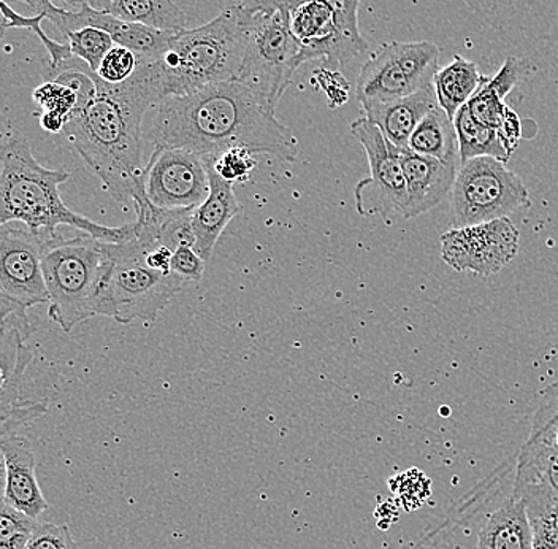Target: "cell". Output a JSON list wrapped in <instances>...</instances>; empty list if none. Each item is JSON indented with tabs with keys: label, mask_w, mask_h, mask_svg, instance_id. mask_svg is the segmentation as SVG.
I'll return each instance as SVG.
<instances>
[{
	"label": "cell",
	"mask_w": 558,
	"mask_h": 549,
	"mask_svg": "<svg viewBox=\"0 0 558 549\" xmlns=\"http://www.w3.org/2000/svg\"><path fill=\"white\" fill-rule=\"evenodd\" d=\"M143 138L151 152L186 148L204 157L246 148L295 163L300 152L299 139L239 80L159 100L146 114Z\"/></svg>",
	"instance_id": "obj_1"
},
{
	"label": "cell",
	"mask_w": 558,
	"mask_h": 549,
	"mask_svg": "<svg viewBox=\"0 0 558 549\" xmlns=\"http://www.w3.org/2000/svg\"><path fill=\"white\" fill-rule=\"evenodd\" d=\"M96 83L93 99L65 124L62 134L111 198L129 205L145 192L143 121L159 97L143 64L121 85H108L97 75Z\"/></svg>",
	"instance_id": "obj_2"
},
{
	"label": "cell",
	"mask_w": 558,
	"mask_h": 549,
	"mask_svg": "<svg viewBox=\"0 0 558 549\" xmlns=\"http://www.w3.org/2000/svg\"><path fill=\"white\" fill-rule=\"evenodd\" d=\"M69 180L64 170L41 166L24 139L0 146V227L21 223L44 239H56L59 226H69L94 239L122 243L135 236V223L108 227L73 212L59 187Z\"/></svg>",
	"instance_id": "obj_3"
},
{
	"label": "cell",
	"mask_w": 558,
	"mask_h": 549,
	"mask_svg": "<svg viewBox=\"0 0 558 549\" xmlns=\"http://www.w3.org/2000/svg\"><path fill=\"white\" fill-rule=\"evenodd\" d=\"M253 16L232 3L204 26L173 33L167 50L143 64L159 100L236 80Z\"/></svg>",
	"instance_id": "obj_4"
},
{
	"label": "cell",
	"mask_w": 558,
	"mask_h": 549,
	"mask_svg": "<svg viewBox=\"0 0 558 549\" xmlns=\"http://www.w3.org/2000/svg\"><path fill=\"white\" fill-rule=\"evenodd\" d=\"M107 268L99 294L96 317H107L118 324L143 321L153 324L187 285L177 274L166 275L146 264L145 251L137 237L108 243Z\"/></svg>",
	"instance_id": "obj_5"
},
{
	"label": "cell",
	"mask_w": 558,
	"mask_h": 549,
	"mask_svg": "<svg viewBox=\"0 0 558 549\" xmlns=\"http://www.w3.org/2000/svg\"><path fill=\"white\" fill-rule=\"evenodd\" d=\"M107 241L85 232L72 239L47 240L44 276L48 289V317L64 332L96 317L97 294L107 268Z\"/></svg>",
	"instance_id": "obj_6"
},
{
	"label": "cell",
	"mask_w": 558,
	"mask_h": 549,
	"mask_svg": "<svg viewBox=\"0 0 558 549\" xmlns=\"http://www.w3.org/2000/svg\"><path fill=\"white\" fill-rule=\"evenodd\" d=\"M300 45L286 10L254 13L236 80L277 114L279 100L300 68Z\"/></svg>",
	"instance_id": "obj_7"
},
{
	"label": "cell",
	"mask_w": 558,
	"mask_h": 549,
	"mask_svg": "<svg viewBox=\"0 0 558 549\" xmlns=\"http://www.w3.org/2000/svg\"><path fill=\"white\" fill-rule=\"evenodd\" d=\"M449 199L451 229L508 218L532 204L521 178L492 157L460 164Z\"/></svg>",
	"instance_id": "obj_8"
},
{
	"label": "cell",
	"mask_w": 558,
	"mask_h": 549,
	"mask_svg": "<svg viewBox=\"0 0 558 549\" xmlns=\"http://www.w3.org/2000/svg\"><path fill=\"white\" fill-rule=\"evenodd\" d=\"M439 48L434 41L383 44L362 65L355 82L361 107L386 104L430 86L438 72Z\"/></svg>",
	"instance_id": "obj_9"
},
{
	"label": "cell",
	"mask_w": 558,
	"mask_h": 549,
	"mask_svg": "<svg viewBox=\"0 0 558 549\" xmlns=\"http://www.w3.org/2000/svg\"><path fill=\"white\" fill-rule=\"evenodd\" d=\"M351 132L365 150L369 167V177L359 181L354 189L359 215H378L387 222L392 216L407 219L408 189L400 150L365 117L352 122Z\"/></svg>",
	"instance_id": "obj_10"
},
{
	"label": "cell",
	"mask_w": 558,
	"mask_h": 549,
	"mask_svg": "<svg viewBox=\"0 0 558 549\" xmlns=\"http://www.w3.org/2000/svg\"><path fill=\"white\" fill-rule=\"evenodd\" d=\"M143 191L157 208H197L209 194L205 157L186 148L155 150L145 164Z\"/></svg>",
	"instance_id": "obj_11"
},
{
	"label": "cell",
	"mask_w": 558,
	"mask_h": 549,
	"mask_svg": "<svg viewBox=\"0 0 558 549\" xmlns=\"http://www.w3.org/2000/svg\"><path fill=\"white\" fill-rule=\"evenodd\" d=\"M519 240L509 218L449 229L441 236V258L456 272L490 276L518 256Z\"/></svg>",
	"instance_id": "obj_12"
},
{
	"label": "cell",
	"mask_w": 558,
	"mask_h": 549,
	"mask_svg": "<svg viewBox=\"0 0 558 549\" xmlns=\"http://www.w3.org/2000/svg\"><path fill=\"white\" fill-rule=\"evenodd\" d=\"M289 27L300 45V65L323 59L324 69L337 72L366 51L365 38L344 33L337 13L323 2H303L288 10Z\"/></svg>",
	"instance_id": "obj_13"
},
{
	"label": "cell",
	"mask_w": 558,
	"mask_h": 549,
	"mask_svg": "<svg viewBox=\"0 0 558 549\" xmlns=\"http://www.w3.org/2000/svg\"><path fill=\"white\" fill-rule=\"evenodd\" d=\"M47 240L21 223L0 227V289L27 310L50 300L44 276Z\"/></svg>",
	"instance_id": "obj_14"
},
{
	"label": "cell",
	"mask_w": 558,
	"mask_h": 549,
	"mask_svg": "<svg viewBox=\"0 0 558 549\" xmlns=\"http://www.w3.org/2000/svg\"><path fill=\"white\" fill-rule=\"evenodd\" d=\"M512 498L525 503L530 520L558 509V451L526 440L519 451Z\"/></svg>",
	"instance_id": "obj_15"
},
{
	"label": "cell",
	"mask_w": 558,
	"mask_h": 549,
	"mask_svg": "<svg viewBox=\"0 0 558 549\" xmlns=\"http://www.w3.org/2000/svg\"><path fill=\"white\" fill-rule=\"evenodd\" d=\"M401 166L408 189L407 219L417 218L441 204L451 194L459 167L435 157L400 150Z\"/></svg>",
	"instance_id": "obj_16"
},
{
	"label": "cell",
	"mask_w": 558,
	"mask_h": 549,
	"mask_svg": "<svg viewBox=\"0 0 558 549\" xmlns=\"http://www.w3.org/2000/svg\"><path fill=\"white\" fill-rule=\"evenodd\" d=\"M205 163L208 170L209 194L204 204L192 210L191 226L195 239L194 250L208 262L227 224L239 215L240 204L233 192L235 184L229 183L216 174L211 157H205Z\"/></svg>",
	"instance_id": "obj_17"
},
{
	"label": "cell",
	"mask_w": 558,
	"mask_h": 549,
	"mask_svg": "<svg viewBox=\"0 0 558 549\" xmlns=\"http://www.w3.org/2000/svg\"><path fill=\"white\" fill-rule=\"evenodd\" d=\"M0 445L7 457L5 502L24 515L38 520L48 509L47 499L37 481V457L24 437H2Z\"/></svg>",
	"instance_id": "obj_18"
},
{
	"label": "cell",
	"mask_w": 558,
	"mask_h": 549,
	"mask_svg": "<svg viewBox=\"0 0 558 549\" xmlns=\"http://www.w3.org/2000/svg\"><path fill=\"white\" fill-rule=\"evenodd\" d=\"M438 105L434 86L424 87L417 93L386 104H376L365 108V118L383 132L399 150L408 148L411 135L416 131L418 122L424 120L428 111Z\"/></svg>",
	"instance_id": "obj_19"
},
{
	"label": "cell",
	"mask_w": 558,
	"mask_h": 549,
	"mask_svg": "<svg viewBox=\"0 0 558 549\" xmlns=\"http://www.w3.org/2000/svg\"><path fill=\"white\" fill-rule=\"evenodd\" d=\"M526 65L522 59L508 56L495 75H483L476 93L466 104L471 117L481 124L500 131L509 108L506 97L525 75Z\"/></svg>",
	"instance_id": "obj_20"
},
{
	"label": "cell",
	"mask_w": 558,
	"mask_h": 549,
	"mask_svg": "<svg viewBox=\"0 0 558 549\" xmlns=\"http://www.w3.org/2000/svg\"><path fill=\"white\" fill-rule=\"evenodd\" d=\"M533 529L525 503L509 498L484 520L477 549H532Z\"/></svg>",
	"instance_id": "obj_21"
},
{
	"label": "cell",
	"mask_w": 558,
	"mask_h": 549,
	"mask_svg": "<svg viewBox=\"0 0 558 549\" xmlns=\"http://www.w3.org/2000/svg\"><path fill=\"white\" fill-rule=\"evenodd\" d=\"M89 5L96 12L153 29H186V13L173 0H89Z\"/></svg>",
	"instance_id": "obj_22"
},
{
	"label": "cell",
	"mask_w": 558,
	"mask_h": 549,
	"mask_svg": "<svg viewBox=\"0 0 558 549\" xmlns=\"http://www.w3.org/2000/svg\"><path fill=\"white\" fill-rule=\"evenodd\" d=\"M408 150L460 167L456 126L439 105L425 115L408 142Z\"/></svg>",
	"instance_id": "obj_23"
},
{
	"label": "cell",
	"mask_w": 558,
	"mask_h": 549,
	"mask_svg": "<svg viewBox=\"0 0 558 549\" xmlns=\"http://www.w3.org/2000/svg\"><path fill=\"white\" fill-rule=\"evenodd\" d=\"M481 80H483V73L477 65L460 55L453 56L451 64L438 69L435 73L432 86L435 89L436 100L452 121L460 108L465 107L476 93Z\"/></svg>",
	"instance_id": "obj_24"
},
{
	"label": "cell",
	"mask_w": 558,
	"mask_h": 549,
	"mask_svg": "<svg viewBox=\"0 0 558 549\" xmlns=\"http://www.w3.org/2000/svg\"><path fill=\"white\" fill-rule=\"evenodd\" d=\"M31 332L27 309L0 289V361L27 370L33 361L27 346Z\"/></svg>",
	"instance_id": "obj_25"
},
{
	"label": "cell",
	"mask_w": 558,
	"mask_h": 549,
	"mask_svg": "<svg viewBox=\"0 0 558 549\" xmlns=\"http://www.w3.org/2000/svg\"><path fill=\"white\" fill-rule=\"evenodd\" d=\"M453 126L459 140L460 163H466L476 157H492L505 164L511 159L512 155L506 148L498 132L474 120L466 105L460 108L459 114L453 118Z\"/></svg>",
	"instance_id": "obj_26"
},
{
	"label": "cell",
	"mask_w": 558,
	"mask_h": 549,
	"mask_svg": "<svg viewBox=\"0 0 558 549\" xmlns=\"http://www.w3.org/2000/svg\"><path fill=\"white\" fill-rule=\"evenodd\" d=\"M303 2H323L330 5L337 13L338 21L344 33L354 38H364L359 31V7L362 0H235V3L250 10V12H277V10L292 9Z\"/></svg>",
	"instance_id": "obj_27"
},
{
	"label": "cell",
	"mask_w": 558,
	"mask_h": 549,
	"mask_svg": "<svg viewBox=\"0 0 558 549\" xmlns=\"http://www.w3.org/2000/svg\"><path fill=\"white\" fill-rule=\"evenodd\" d=\"M47 413V402L33 401L23 393L0 395V439Z\"/></svg>",
	"instance_id": "obj_28"
},
{
	"label": "cell",
	"mask_w": 558,
	"mask_h": 549,
	"mask_svg": "<svg viewBox=\"0 0 558 549\" xmlns=\"http://www.w3.org/2000/svg\"><path fill=\"white\" fill-rule=\"evenodd\" d=\"M65 40H68L70 52L75 58L82 59L94 73L99 70L100 62L104 61L107 52L114 47L111 35L97 27H83L69 34Z\"/></svg>",
	"instance_id": "obj_29"
},
{
	"label": "cell",
	"mask_w": 558,
	"mask_h": 549,
	"mask_svg": "<svg viewBox=\"0 0 558 549\" xmlns=\"http://www.w3.org/2000/svg\"><path fill=\"white\" fill-rule=\"evenodd\" d=\"M40 521L0 502V549H24Z\"/></svg>",
	"instance_id": "obj_30"
},
{
	"label": "cell",
	"mask_w": 558,
	"mask_h": 549,
	"mask_svg": "<svg viewBox=\"0 0 558 549\" xmlns=\"http://www.w3.org/2000/svg\"><path fill=\"white\" fill-rule=\"evenodd\" d=\"M34 103L44 110V114L58 115L70 121L78 110V97L69 86L58 82H47L33 93Z\"/></svg>",
	"instance_id": "obj_31"
},
{
	"label": "cell",
	"mask_w": 558,
	"mask_h": 549,
	"mask_svg": "<svg viewBox=\"0 0 558 549\" xmlns=\"http://www.w3.org/2000/svg\"><path fill=\"white\" fill-rule=\"evenodd\" d=\"M138 64V58L134 51L114 45L100 62L96 75L108 85H121L134 75Z\"/></svg>",
	"instance_id": "obj_32"
},
{
	"label": "cell",
	"mask_w": 558,
	"mask_h": 549,
	"mask_svg": "<svg viewBox=\"0 0 558 549\" xmlns=\"http://www.w3.org/2000/svg\"><path fill=\"white\" fill-rule=\"evenodd\" d=\"M253 156L250 150L232 148L222 153V155L209 157H211L213 169L216 170V174L229 183L236 184L243 183L251 177V172L256 167V160Z\"/></svg>",
	"instance_id": "obj_33"
},
{
	"label": "cell",
	"mask_w": 558,
	"mask_h": 549,
	"mask_svg": "<svg viewBox=\"0 0 558 549\" xmlns=\"http://www.w3.org/2000/svg\"><path fill=\"white\" fill-rule=\"evenodd\" d=\"M529 440L558 451V398L547 397L533 416Z\"/></svg>",
	"instance_id": "obj_34"
},
{
	"label": "cell",
	"mask_w": 558,
	"mask_h": 549,
	"mask_svg": "<svg viewBox=\"0 0 558 549\" xmlns=\"http://www.w3.org/2000/svg\"><path fill=\"white\" fill-rule=\"evenodd\" d=\"M0 12L9 24V29H29L31 33L37 35L38 40L44 45L45 50L48 52V58L56 59L64 51V45L51 40L47 34L41 29V21L45 20L41 15L24 16L13 10L5 0H0Z\"/></svg>",
	"instance_id": "obj_35"
},
{
	"label": "cell",
	"mask_w": 558,
	"mask_h": 549,
	"mask_svg": "<svg viewBox=\"0 0 558 549\" xmlns=\"http://www.w3.org/2000/svg\"><path fill=\"white\" fill-rule=\"evenodd\" d=\"M24 549H78L68 526L38 523L37 529Z\"/></svg>",
	"instance_id": "obj_36"
},
{
	"label": "cell",
	"mask_w": 558,
	"mask_h": 549,
	"mask_svg": "<svg viewBox=\"0 0 558 549\" xmlns=\"http://www.w3.org/2000/svg\"><path fill=\"white\" fill-rule=\"evenodd\" d=\"M172 271L187 285H197L204 278L205 261L198 256L192 244H180L172 256Z\"/></svg>",
	"instance_id": "obj_37"
},
{
	"label": "cell",
	"mask_w": 558,
	"mask_h": 549,
	"mask_svg": "<svg viewBox=\"0 0 558 549\" xmlns=\"http://www.w3.org/2000/svg\"><path fill=\"white\" fill-rule=\"evenodd\" d=\"M26 370L0 361V395L23 393Z\"/></svg>",
	"instance_id": "obj_38"
},
{
	"label": "cell",
	"mask_w": 558,
	"mask_h": 549,
	"mask_svg": "<svg viewBox=\"0 0 558 549\" xmlns=\"http://www.w3.org/2000/svg\"><path fill=\"white\" fill-rule=\"evenodd\" d=\"M532 524L533 548L532 549H558V540L546 527L538 523Z\"/></svg>",
	"instance_id": "obj_39"
},
{
	"label": "cell",
	"mask_w": 558,
	"mask_h": 549,
	"mask_svg": "<svg viewBox=\"0 0 558 549\" xmlns=\"http://www.w3.org/2000/svg\"><path fill=\"white\" fill-rule=\"evenodd\" d=\"M52 5L69 13H80L89 5V0H50Z\"/></svg>",
	"instance_id": "obj_40"
},
{
	"label": "cell",
	"mask_w": 558,
	"mask_h": 549,
	"mask_svg": "<svg viewBox=\"0 0 558 549\" xmlns=\"http://www.w3.org/2000/svg\"><path fill=\"white\" fill-rule=\"evenodd\" d=\"M7 494V457L0 445V502H5Z\"/></svg>",
	"instance_id": "obj_41"
},
{
	"label": "cell",
	"mask_w": 558,
	"mask_h": 549,
	"mask_svg": "<svg viewBox=\"0 0 558 549\" xmlns=\"http://www.w3.org/2000/svg\"><path fill=\"white\" fill-rule=\"evenodd\" d=\"M544 395H547V397L558 398V381L550 384V386H547L546 390H544Z\"/></svg>",
	"instance_id": "obj_42"
},
{
	"label": "cell",
	"mask_w": 558,
	"mask_h": 549,
	"mask_svg": "<svg viewBox=\"0 0 558 549\" xmlns=\"http://www.w3.org/2000/svg\"><path fill=\"white\" fill-rule=\"evenodd\" d=\"M7 31H9V24H7L5 17H3L2 12H0V41L5 37Z\"/></svg>",
	"instance_id": "obj_43"
}]
</instances>
